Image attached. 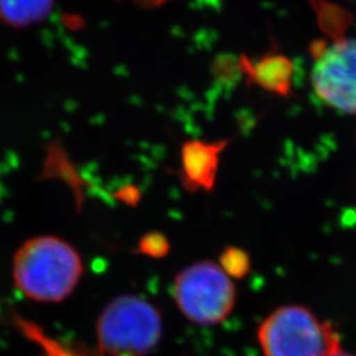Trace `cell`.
<instances>
[{"label": "cell", "mask_w": 356, "mask_h": 356, "mask_svg": "<svg viewBox=\"0 0 356 356\" xmlns=\"http://www.w3.org/2000/svg\"><path fill=\"white\" fill-rule=\"evenodd\" d=\"M82 275L83 261L79 252L54 235L26 239L13 254V285L17 292L36 302H63L76 291Z\"/></svg>", "instance_id": "obj_1"}, {"label": "cell", "mask_w": 356, "mask_h": 356, "mask_svg": "<svg viewBox=\"0 0 356 356\" xmlns=\"http://www.w3.org/2000/svg\"><path fill=\"white\" fill-rule=\"evenodd\" d=\"M97 339L108 356H147L160 343L164 322L160 310L136 294H123L103 307Z\"/></svg>", "instance_id": "obj_2"}, {"label": "cell", "mask_w": 356, "mask_h": 356, "mask_svg": "<svg viewBox=\"0 0 356 356\" xmlns=\"http://www.w3.org/2000/svg\"><path fill=\"white\" fill-rule=\"evenodd\" d=\"M257 339L266 356H334L341 338L330 322L304 306H284L264 319Z\"/></svg>", "instance_id": "obj_3"}, {"label": "cell", "mask_w": 356, "mask_h": 356, "mask_svg": "<svg viewBox=\"0 0 356 356\" xmlns=\"http://www.w3.org/2000/svg\"><path fill=\"white\" fill-rule=\"evenodd\" d=\"M172 293L181 314L200 326L222 323L236 301L232 279L219 264L209 260L197 261L179 270Z\"/></svg>", "instance_id": "obj_4"}, {"label": "cell", "mask_w": 356, "mask_h": 356, "mask_svg": "<svg viewBox=\"0 0 356 356\" xmlns=\"http://www.w3.org/2000/svg\"><path fill=\"white\" fill-rule=\"evenodd\" d=\"M312 86L325 104L356 115V38L335 36L312 47Z\"/></svg>", "instance_id": "obj_5"}, {"label": "cell", "mask_w": 356, "mask_h": 356, "mask_svg": "<svg viewBox=\"0 0 356 356\" xmlns=\"http://www.w3.org/2000/svg\"><path fill=\"white\" fill-rule=\"evenodd\" d=\"M229 140H188L179 152V179L191 193L211 191L216 186L219 161Z\"/></svg>", "instance_id": "obj_6"}, {"label": "cell", "mask_w": 356, "mask_h": 356, "mask_svg": "<svg viewBox=\"0 0 356 356\" xmlns=\"http://www.w3.org/2000/svg\"><path fill=\"white\" fill-rule=\"evenodd\" d=\"M243 70L263 90L281 97L289 95L292 89L293 63L281 54H267L257 61L242 60Z\"/></svg>", "instance_id": "obj_7"}, {"label": "cell", "mask_w": 356, "mask_h": 356, "mask_svg": "<svg viewBox=\"0 0 356 356\" xmlns=\"http://www.w3.org/2000/svg\"><path fill=\"white\" fill-rule=\"evenodd\" d=\"M54 0H0V19L7 26L23 28L44 20Z\"/></svg>", "instance_id": "obj_8"}, {"label": "cell", "mask_w": 356, "mask_h": 356, "mask_svg": "<svg viewBox=\"0 0 356 356\" xmlns=\"http://www.w3.org/2000/svg\"><path fill=\"white\" fill-rule=\"evenodd\" d=\"M218 264L231 279H242L243 276L250 272L251 260L250 256L241 248L229 247L222 252Z\"/></svg>", "instance_id": "obj_9"}, {"label": "cell", "mask_w": 356, "mask_h": 356, "mask_svg": "<svg viewBox=\"0 0 356 356\" xmlns=\"http://www.w3.org/2000/svg\"><path fill=\"white\" fill-rule=\"evenodd\" d=\"M169 250H170V245H169L168 238L160 232L145 234L139 241L138 248H136L139 254L152 257V259L165 257Z\"/></svg>", "instance_id": "obj_10"}, {"label": "cell", "mask_w": 356, "mask_h": 356, "mask_svg": "<svg viewBox=\"0 0 356 356\" xmlns=\"http://www.w3.org/2000/svg\"><path fill=\"white\" fill-rule=\"evenodd\" d=\"M131 1L144 7H157L160 4H164L168 0H131Z\"/></svg>", "instance_id": "obj_11"}, {"label": "cell", "mask_w": 356, "mask_h": 356, "mask_svg": "<svg viewBox=\"0 0 356 356\" xmlns=\"http://www.w3.org/2000/svg\"><path fill=\"white\" fill-rule=\"evenodd\" d=\"M334 356H354V355H351V354H347V353H343V351H339V353H338V354H337V355H334Z\"/></svg>", "instance_id": "obj_12"}]
</instances>
